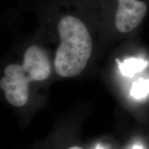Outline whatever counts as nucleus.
<instances>
[{
	"label": "nucleus",
	"instance_id": "1",
	"mask_svg": "<svg viewBox=\"0 0 149 149\" xmlns=\"http://www.w3.org/2000/svg\"><path fill=\"white\" fill-rule=\"evenodd\" d=\"M60 43L54 67L63 78L77 76L85 69L93 52V42L86 25L77 17L65 15L57 24Z\"/></svg>",
	"mask_w": 149,
	"mask_h": 149
},
{
	"label": "nucleus",
	"instance_id": "2",
	"mask_svg": "<svg viewBox=\"0 0 149 149\" xmlns=\"http://www.w3.org/2000/svg\"><path fill=\"white\" fill-rule=\"evenodd\" d=\"M51 72L52 65L45 49L32 45L25 51L22 64L6 66L0 88L11 105L21 108L28 102L30 83L46 80Z\"/></svg>",
	"mask_w": 149,
	"mask_h": 149
},
{
	"label": "nucleus",
	"instance_id": "3",
	"mask_svg": "<svg viewBox=\"0 0 149 149\" xmlns=\"http://www.w3.org/2000/svg\"><path fill=\"white\" fill-rule=\"evenodd\" d=\"M148 13V5L142 0H118L114 24L118 31L127 33L143 22Z\"/></svg>",
	"mask_w": 149,
	"mask_h": 149
},
{
	"label": "nucleus",
	"instance_id": "4",
	"mask_svg": "<svg viewBox=\"0 0 149 149\" xmlns=\"http://www.w3.org/2000/svg\"><path fill=\"white\" fill-rule=\"evenodd\" d=\"M149 91V81L141 80L133 87L132 95L135 97H143Z\"/></svg>",
	"mask_w": 149,
	"mask_h": 149
},
{
	"label": "nucleus",
	"instance_id": "5",
	"mask_svg": "<svg viewBox=\"0 0 149 149\" xmlns=\"http://www.w3.org/2000/svg\"><path fill=\"white\" fill-rule=\"evenodd\" d=\"M67 149H84V148H80V147H79V146H71V147H70V148H68Z\"/></svg>",
	"mask_w": 149,
	"mask_h": 149
},
{
	"label": "nucleus",
	"instance_id": "6",
	"mask_svg": "<svg viewBox=\"0 0 149 149\" xmlns=\"http://www.w3.org/2000/svg\"><path fill=\"white\" fill-rule=\"evenodd\" d=\"M133 149H143V148H142L141 147H139V146H135Z\"/></svg>",
	"mask_w": 149,
	"mask_h": 149
},
{
	"label": "nucleus",
	"instance_id": "7",
	"mask_svg": "<svg viewBox=\"0 0 149 149\" xmlns=\"http://www.w3.org/2000/svg\"><path fill=\"white\" fill-rule=\"evenodd\" d=\"M97 149H102V148H100V147H98V148H97Z\"/></svg>",
	"mask_w": 149,
	"mask_h": 149
}]
</instances>
